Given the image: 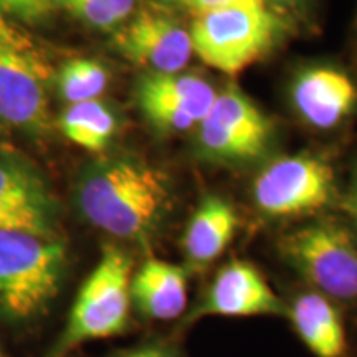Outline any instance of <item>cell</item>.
Returning <instances> with one entry per match:
<instances>
[{"instance_id": "16", "label": "cell", "mask_w": 357, "mask_h": 357, "mask_svg": "<svg viewBox=\"0 0 357 357\" xmlns=\"http://www.w3.org/2000/svg\"><path fill=\"white\" fill-rule=\"evenodd\" d=\"M58 123L66 139L91 153H101L116 131L114 113L100 100L70 105Z\"/></svg>"}, {"instance_id": "8", "label": "cell", "mask_w": 357, "mask_h": 357, "mask_svg": "<svg viewBox=\"0 0 357 357\" xmlns=\"http://www.w3.org/2000/svg\"><path fill=\"white\" fill-rule=\"evenodd\" d=\"M218 318H287L288 305L273 291L265 276L252 263L234 260L222 266L202 300L187 312L184 323Z\"/></svg>"}, {"instance_id": "15", "label": "cell", "mask_w": 357, "mask_h": 357, "mask_svg": "<svg viewBox=\"0 0 357 357\" xmlns=\"http://www.w3.org/2000/svg\"><path fill=\"white\" fill-rule=\"evenodd\" d=\"M137 88L158 95L177 106L197 121H204L211 113L217 91L208 82L187 73H149L137 84Z\"/></svg>"}, {"instance_id": "22", "label": "cell", "mask_w": 357, "mask_h": 357, "mask_svg": "<svg viewBox=\"0 0 357 357\" xmlns=\"http://www.w3.org/2000/svg\"><path fill=\"white\" fill-rule=\"evenodd\" d=\"M52 0H0V13L13 22L37 25L53 12Z\"/></svg>"}, {"instance_id": "24", "label": "cell", "mask_w": 357, "mask_h": 357, "mask_svg": "<svg viewBox=\"0 0 357 357\" xmlns=\"http://www.w3.org/2000/svg\"><path fill=\"white\" fill-rule=\"evenodd\" d=\"M114 357H177L171 347L159 344V342H153V344H142L134 347V349H128L119 352Z\"/></svg>"}, {"instance_id": "27", "label": "cell", "mask_w": 357, "mask_h": 357, "mask_svg": "<svg viewBox=\"0 0 357 357\" xmlns=\"http://www.w3.org/2000/svg\"><path fill=\"white\" fill-rule=\"evenodd\" d=\"M275 2H280V3H293V2H296V0H275Z\"/></svg>"}, {"instance_id": "12", "label": "cell", "mask_w": 357, "mask_h": 357, "mask_svg": "<svg viewBox=\"0 0 357 357\" xmlns=\"http://www.w3.org/2000/svg\"><path fill=\"white\" fill-rule=\"evenodd\" d=\"M131 301L147 319L181 318L187 310V270L176 263L149 258L132 273Z\"/></svg>"}, {"instance_id": "20", "label": "cell", "mask_w": 357, "mask_h": 357, "mask_svg": "<svg viewBox=\"0 0 357 357\" xmlns=\"http://www.w3.org/2000/svg\"><path fill=\"white\" fill-rule=\"evenodd\" d=\"M78 20L101 30H114L123 25L136 7V0H52Z\"/></svg>"}, {"instance_id": "2", "label": "cell", "mask_w": 357, "mask_h": 357, "mask_svg": "<svg viewBox=\"0 0 357 357\" xmlns=\"http://www.w3.org/2000/svg\"><path fill=\"white\" fill-rule=\"evenodd\" d=\"M66 248L60 238L0 231V321L37 319L60 293Z\"/></svg>"}, {"instance_id": "17", "label": "cell", "mask_w": 357, "mask_h": 357, "mask_svg": "<svg viewBox=\"0 0 357 357\" xmlns=\"http://www.w3.org/2000/svg\"><path fill=\"white\" fill-rule=\"evenodd\" d=\"M207 116L215 119L222 126L229 128L230 131L260 142L263 146L270 141V119L238 88L227 86L223 91L217 93L211 113Z\"/></svg>"}, {"instance_id": "4", "label": "cell", "mask_w": 357, "mask_h": 357, "mask_svg": "<svg viewBox=\"0 0 357 357\" xmlns=\"http://www.w3.org/2000/svg\"><path fill=\"white\" fill-rule=\"evenodd\" d=\"M52 65L22 26L0 13V124L40 136L52 126Z\"/></svg>"}, {"instance_id": "25", "label": "cell", "mask_w": 357, "mask_h": 357, "mask_svg": "<svg viewBox=\"0 0 357 357\" xmlns=\"http://www.w3.org/2000/svg\"><path fill=\"white\" fill-rule=\"evenodd\" d=\"M342 208L347 213V218H349L351 229L354 230L357 236V169L354 176L351 178V184L347 187V192L342 199Z\"/></svg>"}, {"instance_id": "11", "label": "cell", "mask_w": 357, "mask_h": 357, "mask_svg": "<svg viewBox=\"0 0 357 357\" xmlns=\"http://www.w3.org/2000/svg\"><path fill=\"white\" fill-rule=\"evenodd\" d=\"M293 102L306 123L318 129L341 124L357 105V88L344 71L314 66L293 84Z\"/></svg>"}, {"instance_id": "14", "label": "cell", "mask_w": 357, "mask_h": 357, "mask_svg": "<svg viewBox=\"0 0 357 357\" xmlns=\"http://www.w3.org/2000/svg\"><path fill=\"white\" fill-rule=\"evenodd\" d=\"M238 229L235 208L217 195H208L192 213L182 235V252L192 270H205L222 257Z\"/></svg>"}, {"instance_id": "13", "label": "cell", "mask_w": 357, "mask_h": 357, "mask_svg": "<svg viewBox=\"0 0 357 357\" xmlns=\"http://www.w3.org/2000/svg\"><path fill=\"white\" fill-rule=\"evenodd\" d=\"M294 333L314 357H346L349 349L346 323L341 307L316 291L301 293L288 316Z\"/></svg>"}, {"instance_id": "21", "label": "cell", "mask_w": 357, "mask_h": 357, "mask_svg": "<svg viewBox=\"0 0 357 357\" xmlns=\"http://www.w3.org/2000/svg\"><path fill=\"white\" fill-rule=\"evenodd\" d=\"M137 105L147 121L162 132H185L197 124V121L185 111L142 88H137Z\"/></svg>"}, {"instance_id": "1", "label": "cell", "mask_w": 357, "mask_h": 357, "mask_svg": "<svg viewBox=\"0 0 357 357\" xmlns=\"http://www.w3.org/2000/svg\"><path fill=\"white\" fill-rule=\"evenodd\" d=\"M171 192L158 169L132 158L93 164L77 189V207L93 227L128 242H149L169 212Z\"/></svg>"}, {"instance_id": "9", "label": "cell", "mask_w": 357, "mask_h": 357, "mask_svg": "<svg viewBox=\"0 0 357 357\" xmlns=\"http://www.w3.org/2000/svg\"><path fill=\"white\" fill-rule=\"evenodd\" d=\"M116 50L149 73H178L189 63V30L176 17L158 7L141 8L114 35Z\"/></svg>"}, {"instance_id": "7", "label": "cell", "mask_w": 357, "mask_h": 357, "mask_svg": "<svg viewBox=\"0 0 357 357\" xmlns=\"http://www.w3.org/2000/svg\"><path fill=\"white\" fill-rule=\"evenodd\" d=\"M334 195V172L312 154L273 160L253 184L257 207L268 217H301L319 212Z\"/></svg>"}, {"instance_id": "3", "label": "cell", "mask_w": 357, "mask_h": 357, "mask_svg": "<svg viewBox=\"0 0 357 357\" xmlns=\"http://www.w3.org/2000/svg\"><path fill=\"white\" fill-rule=\"evenodd\" d=\"M131 278V257L106 245L75 298L63 331L45 357H68L86 342L126 333L132 305Z\"/></svg>"}, {"instance_id": "5", "label": "cell", "mask_w": 357, "mask_h": 357, "mask_svg": "<svg viewBox=\"0 0 357 357\" xmlns=\"http://www.w3.org/2000/svg\"><path fill=\"white\" fill-rule=\"evenodd\" d=\"M278 248L312 291L337 306L357 307V236L351 225L323 218L289 231Z\"/></svg>"}, {"instance_id": "10", "label": "cell", "mask_w": 357, "mask_h": 357, "mask_svg": "<svg viewBox=\"0 0 357 357\" xmlns=\"http://www.w3.org/2000/svg\"><path fill=\"white\" fill-rule=\"evenodd\" d=\"M0 231L58 238V207L37 172L20 160L0 159Z\"/></svg>"}, {"instance_id": "26", "label": "cell", "mask_w": 357, "mask_h": 357, "mask_svg": "<svg viewBox=\"0 0 357 357\" xmlns=\"http://www.w3.org/2000/svg\"><path fill=\"white\" fill-rule=\"evenodd\" d=\"M166 2H174V3H185V6H187V2H189V0H166Z\"/></svg>"}, {"instance_id": "18", "label": "cell", "mask_w": 357, "mask_h": 357, "mask_svg": "<svg viewBox=\"0 0 357 357\" xmlns=\"http://www.w3.org/2000/svg\"><path fill=\"white\" fill-rule=\"evenodd\" d=\"M109 75L100 61L91 58H73L58 71L55 83L58 93L68 105L98 100L106 86Z\"/></svg>"}, {"instance_id": "6", "label": "cell", "mask_w": 357, "mask_h": 357, "mask_svg": "<svg viewBox=\"0 0 357 357\" xmlns=\"http://www.w3.org/2000/svg\"><path fill=\"white\" fill-rule=\"evenodd\" d=\"M189 33L205 65L236 75L273 48L278 20L268 8H223L195 15Z\"/></svg>"}, {"instance_id": "19", "label": "cell", "mask_w": 357, "mask_h": 357, "mask_svg": "<svg viewBox=\"0 0 357 357\" xmlns=\"http://www.w3.org/2000/svg\"><path fill=\"white\" fill-rule=\"evenodd\" d=\"M199 141L205 153L225 162L253 160L266 149V146L230 131L208 116L199 123Z\"/></svg>"}, {"instance_id": "28", "label": "cell", "mask_w": 357, "mask_h": 357, "mask_svg": "<svg viewBox=\"0 0 357 357\" xmlns=\"http://www.w3.org/2000/svg\"><path fill=\"white\" fill-rule=\"evenodd\" d=\"M0 357H7V354H6V352H3L2 347H0Z\"/></svg>"}, {"instance_id": "23", "label": "cell", "mask_w": 357, "mask_h": 357, "mask_svg": "<svg viewBox=\"0 0 357 357\" xmlns=\"http://www.w3.org/2000/svg\"><path fill=\"white\" fill-rule=\"evenodd\" d=\"M187 6L195 15L223 8H266L265 0H189Z\"/></svg>"}]
</instances>
